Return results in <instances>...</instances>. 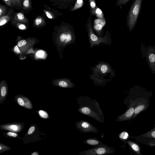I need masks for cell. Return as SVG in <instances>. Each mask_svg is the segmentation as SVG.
I'll list each match as a JSON object with an SVG mask.
<instances>
[{
  "label": "cell",
  "instance_id": "obj_1",
  "mask_svg": "<svg viewBox=\"0 0 155 155\" xmlns=\"http://www.w3.org/2000/svg\"><path fill=\"white\" fill-rule=\"evenodd\" d=\"M79 105L78 111L81 114L90 117L97 121L104 123V113L99 104L95 99L82 96L77 97Z\"/></svg>",
  "mask_w": 155,
  "mask_h": 155
},
{
  "label": "cell",
  "instance_id": "obj_2",
  "mask_svg": "<svg viewBox=\"0 0 155 155\" xmlns=\"http://www.w3.org/2000/svg\"><path fill=\"white\" fill-rule=\"evenodd\" d=\"M92 16L90 14L86 25L91 49L95 46H98L101 44L110 45L111 43V38L108 31L103 37L97 36L94 33L91 25Z\"/></svg>",
  "mask_w": 155,
  "mask_h": 155
},
{
  "label": "cell",
  "instance_id": "obj_3",
  "mask_svg": "<svg viewBox=\"0 0 155 155\" xmlns=\"http://www.w3.org/2000/svg\"><path fill=\"white\" fill-rule=\"evenodd\" d=\"M143 0H134L126 18L127 26L131 31L137 24L140 13Z\"/></svg>",
  "mask_w": 155,
  "mask_h": 155
},
{
  "label": "cell",
  "instance_id": "obj_4",
  "mask_svg": "<svg viewBox=\"0 0 155 155\" xmlns=\"http://www.w3.org/2000/svg\"><path fill=\"white\" fill-rule=\"evenodd\" d=\"M59 39L63 48L70 44H74L76 38L73 26L68 23H64L60 28Z\"/></svg>",
  "mask_w": 155,
  "mask_h": 155
},
{
  "label": "cell",
  "instance_id": "obj_5",
  "mask_svg": "<svg viewBox=\"0 0 155 155\" xmlns=\"http://www.w3.org/2000/svg\"><path fill=\"white\" fill-rule=\"evenodd\" d=\"M141 48L143 57H145L150 70L155 74V44L146 47L141 44Z\"/></svg>",
  "mask_w": 155,
  "mask_h": 155
},
{
  "label": "cell",
  "instance_id": "obj_6",
  "mask_svg": "<svg viewBox=\"0 0 155 155\" xmlns=\"http://www.w3.org/2000/svg\"><path fill=\"white\" fill-rule=\"evenodd\" d=\"M115 150L113 147L104 144L102 145L85 150L80 152V155H107L114 153Z\"/></svg>",
  "mask_w": 155,
  "mask_h": 155
},
{
  "label": "cell",
  "instance_id": "obj_7",
  "mask_svg": "<svg viewBox=\"0 0 155 155\" xmlns=\"http://www.w3.org/2000/svg\"><path fill=\"white\" fill-rule=\"evenodd\" d=\"M76 128L80 132L83 133H97L99 130L88 122L81 120L76 121L75 124Z\"/></svg>",
  "mask_w": 155,
  "mask_h": 155
},
{
  "label": "cell",
  "instance_id": "obj_8",
  "mask_svg": "<svg viewBox=\"0 0 155 155\" xmlns=\"http://www.w3.org/2000/svg\"><path fill=\"white\" fill-rule=\"evenodd\" d=\"M130 101V104L128 108L124 113L117 117L116 121L120 122L132 119L137 102L133 100Z\"/></svg>",
  "mask_w": 155,
  "mask_h": 155
},
{
  "label": "cell",
  "instance_id": "obj_9",
  "mask_svg": "<svg viewBox=\"0 0 155 155\" xmlns=\"http://www.w3.org/2000/svg\"><path fill=\"white\" fill-rule=\"evenodd\" d=\"M105 24V21L104 18H98L95 20L93 28L98 36L100 37L101 36L102 28Z\"/></svg>",
  "mask_w": 155,
  "mask_h": 155
},
{
  "label": "cell",
  "instance_id": "obj_10",
  "mask_svg": "<svg viewBox=\"0 0 155 155\" xmlns=\"http://www.w3.org/2000/svg\"><path fill=\"white\" fill-rule=\"evenodd\" d=\"M148 106V104L145 102H137L134 109V113L132 119L135 118L138 114L144 110Z\"/></svg>",
  "mask_w": 155,
  "mask_h": 155
},
{
  "label": "cell",
  "instance_id": "obj_11",
  "mask_svg": "<svg viewBox=\"0 0 155 155\" xmlns=\"http://www.w3.org/2000/svg\"><path fill=\"white\" fill-rule=\"evenodd\" d=\"M84 144L94 147L102 145L104 144L98 139L96 138H90L85 140L83 142Z\"/></svg>",
  "mask_w": 155,
  "mask_h": 155
},
{
  "label": "cell",
  "instance_id": "obj_12",
  "mask_svg": "<svg viewBox=\"0 0 155 155\" xmlns=\"http://www.w3.org/2000/svg\"><path fill=\"white\" fill-rule=\"evenodd\" d=\"M58 84L59 86L64 88H73L75 85L69 79L60 80L58 82Z\"/></svg>",
  "mask_w": 155,
  "mask_h": 155
},
{
  "label": "cell",
  "instance_id": "obj_13",
  "mask_svg": "<svg viewBox=\"0 0 155 155\" xmlns=\"http://www.w3.org/2000/svg\"><path fill=\"white\" fill-rule=\"evenodd\" d=\"M127 143L131 149L135 153L138 155H141V148L136 143L130 140H127Z\"/></svg>",
  "mask_w": 155,
  "mask_h": 155
},
{
  "label": "cell",
  "instance_id": "obj_14",
  "mask_svg": "<svg viewBox=\"0 0 155 155\" xmlns=\"http://www.w3.org/2000/svg\"><path fill=\"white\" fill-rule=\"evenodd\" d=\"M91 15H95V12L97 7L95 0H88Z\"/></svg>",
  "mask_w": 155,
  "mask_h": 155
},
{
  "label": "cell",
  "instance_id": "obj_15",
  "mask_svg": "<svg viewBox=\"0 0 155 155\" xmlns=\"http://www.w3.org/2000/svg\"><path fill=\"white\" fill-rule=\"evenodd\" d=\"M0 102H2L5 100L7 94V88L5 85H2L1 87Z\"/></svg>",
  "mask_w": 155,
  "mask_h": 155
},
{
  "label": "cell",
  "instance_id": "obj_16",
  "mask_svg": "<svg viewBox=\"0 0 155 155\" xmlns=\"http://www.w3.org/2000/svg\"><path fill=\"white\" fill-rule=\"evenodd\" d=\"M17 101L18 104L21 106L28 108V106L27 105V104L31 106V105L29 103V102L27 103V102L29 101V100H27L26 99L24 98L18 97L17 99Z\"/></svg>",
  "mask_w": 155,
  "mask_h": 155
},
{
  "label": "cell",
  "instance_id": "obj_17",
  "mask_svg": "<svg viewBox=\"0 0 155 155\" xmlns=\"http://www.w3.org/2000/svg\"><path fill=\"white\" fill-rule=\"evenodd\" d=\"M84 5L83 0H76L71 11H73L81 8Z\"/></svg>",
  "mask_w": 155,
  "mask_h": 155
},
{
  "label": "cell",
  "instance_id": "obj_18",
  "mask_svg": "<svg viewBox=\"0 0 155 155\" xmlns=\"http://www.w3.org/2000/svg\"><path fill=\"white\" fill-rule=\"evenodd\" d=\"M142 137L155 139V128L142 135Z\"/></svg>",
  "mask_w": 155,
  "mask_h": 155
},
{
  "label": "cell",
  "instance_id": "obj_19",
  "mask_svg": "<svg viewBox=\"0 0 155 155\" xmlns=\"http://www.w3.org/2000/svg\"><path fill=\"white\" fill-rule=\"evenodd\" d=\"M119 137L121 140L125 142L127 140V139L129 138V135L127 132L124 131L121 133L119 134Z\"/></svg>",
  "mask_w": 155,
  "mask_h": 155
},
{
  "label": "cell",
  "instance_id": "obj_20",
  "mask_svg": "<svg viewBox=\"0 0 155 155\" xmlns=\"http://www.w3.org/2000/svg\"><path fill=\"white\" fill-rule=\"evenodd\" d=\"M95 15L98 18H104V14L101 10L97 7L95 12Z\"/></svg>",
  "mask_w": 155,
  "mask_h": 155
},
{
  "label": "cell",
  "instance_id": "obj_21",
  "mask_svg": "<svg viewBox=\"0 0 155 155\" xmlns=\"http://www.w3.org/2000/svg\"><path fill=\"white\" fill-rule=\"evenodd\" d=\"M130 0H117L115 6H120L125 5Z\"/></svg>",
  "mask_w": 155,
  "mask_h": 155
},
{
  "label": "cell",
  "instance_id": "obj_22",
  "mask_svg": "<svg viewBox=\"0 0 155 155\" xmlns=\"http://www.w3.org/2000/svg\"><path fill=\"white\" fill-rule=\"evenodd\" d=\"M16 18L18 21H24L26 20L25 19V16L24 15L21 13H18L16 16Z\"/></svg>",
  "mask_w": 155,
  "mask_h": 155
},
{
  "label": "cell",
  "instance_id": "obj_23",
  "mask_svg": "<svg viewBox=\"0 0 155 155\" xmlns=\"http://www.w3.org/2000/svg\"><path fill=\"white\" fill-rule=\"evenodd\" d=\"M38 113L40 116L42 118L47 119L48 117V115L47 113L44 110H39L38 111Z\"/></svg>",
  "mask_w": 155,
  "mask_h": 155
},
{
  "label": "cell",
  "instance_id": "obj_24",
  "mask_svg": "<svg viewBox=\"0 0 155 155\" xmlns=\"http://www.w3.org/2000/svg\"><path fill=\"white\" fill-rule=\"evenodd\" d=\"M27 41L25 40H22L19 41L17 45L18 47H21L26 45Z\"/></svg>",
  "mask_w": 155,
  "mask_h": 155
},
{
  "label": "cell",
  "instance_id": "obj_25",
  "mask_svg": "<svg viewBox=\"0 0 155 155\" xmlns=\"http://www.w3.org/2000/svg\"><path fill=\"white\" fill-rule=\"evenodd\" d=\"M43 22L42 19L40 17H38L35 21V23L36 25L38 26L41 25Z\"/></svg>",
  "mask_w": 155,
  "mask_h": 155
},
{
  "label": "cell",
  "instance_id": "obj_26",
  "mask_svg": "<svg viewBox=\"0 0 155 155\" xmlns=\"http://www.w3.org/2000/svg\"><path fill=\"white\" fill-rule=\"evenodd\" d=\"M29 0H23V7L25 9L28 8L30 5Z\"/></svg>",
  "mask_w": 155,
  "mask_h": 155
},
{
  "label": "cell",
  "instance_id": "obj_27",
  "mask_svg": "<svg viewBox=\"0 0 155 155\" xmlns=\"http://www.w3.org/2000/svg\"><path fill=\"white\" fill-rule=\"evenodd\" d=\"M14 50L15 53L17 54H19L20 53V51L19 50L18 46L16 45L14 48Z\"/></svg>",
  "mask_w": 155,
  "mask_h": 155
},
{
  "label": "cell",
  "instance_id": "obj_28",
  "mask_svg": "<svg viewBox=\"0 0 155 155\" xmlns=\"http://www.w3.org/2000/svg\"><path fill=\"white\" fill-rule=\"evenodd\" d=\"M4 7L3 6L2 7L1 5V6L0 9V15L1 17L4 14L5 9Z\"/></svg>",
  "mask_w": 155,
  "mask_h": 155
},
{
  "label": "cell",
  "instance_id": "obj_29",
  "mask_svg": "<svg viewBox=\"0 0 155 155\" xmlns=\"http://www.w3.org/2000/svg\"><path fill=\"white\" fill-rule=\"evenodd\" d=\"M35 130V127L34 126L31 127L28 130V134H31L34 132Z\"/></svg>",
  "mask_w": 155,
  "mask_h": 155
},
{
  "label": "cell",
  "instance_id": "obj_30",
  "mask_svg": "<svg viewBox=\"0 0 155 155\" xmlns=\"http://www.w3.org/2000/svg\"><path fill=\"white\" fill-rule=\"evenodd\" d=\"M7 5L11 6L13 4L12 0H3Z\"/></svg>",
  "mask_w": 155,
  "mask_h": 155
},
{
  "label": "cell",
  "instance_id": "obj_31",
  "mask_svg": "<svg viewBox=\"0 0 155 155\" xmlns=\"http://www.w3.org/2000/svg\"><path fill=\"white\" fill-rule=\"evenodd\" d=\"M8 136L13 137H16L17 136V134L12 132H8L7 133Z\"/></svg>",
  "mask_w": 155,
  "mask_h": 155
},
{
  "label": "cell",
  "instance_id": "obj_32",
  "mask_svg": "<svg viewBox=\"0 0 155 155\" xmlns=\"http://www.w3.org/2000/svg\"><path fill=\"white\" fill-rule=\"evenodd\" d=\"M10 128L13 130L16 131L18 129V127L15 125H13L10 126Z\"/></svg>",
  "mask_w": 155,
  "mask_h": 155
},
{
  "label": "cell",
  "instance_id": "obj_33",
  "mask_svg": "<svg viewBox=\"0 0 155 155\" xmlns=\"http://www.w3.org/2000/svg\"><path fill=\"white\" fill-rule=\"evenodd\" d=\"M18 27L21 30H24L26 28L25 26L23 24H20L19 25Z\"/></svg>",
  "mask_w": 155,
  "mask_h": 155
},
{
  "label": "cell",
  "instance_id": "obj_34",
  "mask_svg": "<svg viewBox=\"0 0 155 155\" xmlns=\"http://www.w3.org/2000/svg\"><path fill=\"white\" fill-rule=\"evenodd\" d=\"M46 14L47 17L50 19H52L53 18V16L51 14L47 11L45 12Z\"/></svg>",
  "mask_w": 155,
  "mask_h": 155
},
{
  "label": "cell",
  "instance_id": "obj_35",
  "mask_svg": "<svg viewBox=\"0 0 155 155\" xmlns=\"http://www.w3.org/2000/svg\"><path fill=\"white\" fill-rule=\"evenodd\" d=\"M43 52H38V53H37V55L38 56H39V57H41V56H43Z\"/></svg>",
  "mask_w": 155,
  "mask_h": 155
},
{
  "label": "cell",
  "instance_id": "obj_36",
  "mask_svg": "<svg viewBox=\"0 0 155 155\" xmlns=\"http://www.w3.org/2000/svg\"><path fill=\"white\" fill-rule=\"evenodd\" d=\"M12 2L13 4L15 5L16 3V0H12Z\"/></svg>",
  "mask_w": 155,
  "mask_h": 155
},
{
  "label": "cell",
  "instance_id": "obj_37",
  "mask_svg": "<svg viewBox=\"0 0 155 155\" xmlns=\"http://www.w3.org/2000/svg\"><path fill=\"white\" fill-rule=\"evenodd\" d=\"M32 155H38V154L37 152H34L32 154H31Z\"/></svg>",
  "mask_w": 155,
  "mask_h": 155
},
{
  "label": "cell",
  "instance_id": "obj_38",
  "mask_svg": "<svg viewBox=\"0 0 155 155\" xmlns=\"http://www.w3.org/2000/svg\"><path fill=\"white\" fill-rule=\"evenodd\" d=\"M16 3L17 2L18 4H20L21 0H16Z\"/></svg>",
  "mask_w": 155,
  "mask_h": 155
}]
</instances>
